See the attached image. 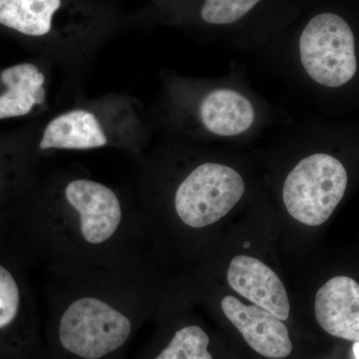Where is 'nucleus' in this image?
<instances>
[{"instance_id":"obj_10","label":"nucleus","mask_w":359,"mask_h":359,"mask_svg":"<svg viewBox=\"0 0 359 359\" xmlns=\"http://www.w3.org/2000/svg\"><path fill=\"white\" fill-rule=\"evenodd\" d=\"M201 121L218 136L245 133L255 121V109L247 97L233 89L212 90L200 105Z\"/></svg>"},{"instance_id":"obj_2","label":"nucleus","mask_w":359,"mask_h":359,"mask_svg":"<svg viewBox=\"0 0 359 359\" xmlns=\"http://www.w3.org/2000/svg\"><path fill=\"white\" fill-rule=\"evenodd\" d=\"M30 224L35 250L48 271L75 273L145 262L146 217L96 180L54 182Z\"/></svg>"},{"instance_id":"obj_9","label":"nucleus","mask_w":359,"mask_h":359,"mask_svg":"<svg viewBox=\"0 0 359 359\" xmlns=\"http://www.w3.org/2000/svg\"><path fill=\"white\" fill-rule=\"evenodd\" d=\"M108 139L98 118L86 110L57 116L45 128L41 150H90L107 145Z\"/></svg>"},{"instance_id":"obj_5","label":"nucleus","mask_w":359,"mask_h":359,"mask_svg":"<svg viewBox=\"0 0 359 359\" xmlns=\"http://www.w3.org/2000/svg\"><path fill=\"white\" fill-rule=\"evenodd\" d=\"M304 69L323 86L340 87L353 79L358 69L353 30L334 13L314 16L299 39Z\"/></svg>"},{"instance_id":"obj_3","label":"nucleus","mask_w":359,"mask_h":359,"mask_svg":"<svg viewBox=\"0 0 359 359\" xmlns=\"http://www.w3.org/2000/svg\"><path fill=\"white\" fill-rule=\"evenodd\" d=\"M346 187V170L340 161L318 153L302 159L287 175L283 203L299 223L320 226L339 205Z\"/></svg>"},{"instance_id":"obj_4","label":"nucleus","mask_w":359,"mask_h":359,"mask_svg":"<svg viewBox=\"0 0 359 359\" xmlns=\"http://www.w3.org/2000/svg\"><path fill=\"white\" fill-rule=\"evenodd\" d=\"M245 185L233 168L204 163L186 177L174 194V211L180 224L202 230L217 223L242 199Z\"/></svg>"},{"instance_id":"obj_6","label":"nucleus","mask_w":359,"mask_h":359,"mask_svg":"<svg viewBox=\"0 0 359 359\" xmlns=\"http://www.w3.org/2000/svg\"><path fill=\"white\" fill-rule=\"evenodd\" d=\"M221 306L224 316L256 353L273 359L292 353L289 330L273 313L257 306H245L231 295L224 297Z\"/></svg>"},{"instance_id":"obj_16","label":"nucleus","mask_w":359,"mask_h":359,"mask_svg":"<svg viewBox=\"0 0 359 359\" xmlns=\"http://www.w3.org/2000/svg\"><path fill=\"white\" fill-rule=\"evenodd\" d=\"M353 353L354 358L359 359V342H354L353 346Z\"/></svg>"},{"instance_id":"obj_12","label":"nucleus","mask_w":359,"mask_h":359,"mask_svg":"<svg viewBox=\"0 0 359 359\" xmlns=\"http://www.w3.org/2000/svg\"><path fill=\"white\" fill-rule=\"evenodd\" d=\"M61 0H0V25L29 36L50 32Z\"/></svg>"},{"instance_id":"obj_15","label":"nucleus","mask_w":359,"mask_h":359,"mask_svg":"<svg viewBox=\"0 0 359 359\" xmlns=\"http://www.w3.org/2000/svg\"><path fill=\"white\" fill-rule=\"evenodd\" d=\"M261 0H205L201 11L210 25H231L244 18Z\"/></svg>"},{"instance_id":"obj_17","label":"nucleus","mask_w":359,"mask_h":359,"mask_svg":"<svg viewBox=\"0 0 359 359\" xmlns=\"http://www.w3.org/2000/svg\"><path fill=\"white\" fill-rule=\"evenodd\" d=\"M245 248H249L250 247V243H245Z\"/></svg>"},{"instance_id":"obj_13","label":"nucleus","mask_w":359,"mask_h":359,"mask_svg":"<svg viewBox=\"0 0 359 359\" xmlns=\"http://www.w3.org/2000/svg\"><path fill=\"white\" fill-rule=\"evenodd\" d=\"M209 335L193 323L175 327L163 344H158L133 359H214Z\"/></svg>"},{"instance_id":"obj_7","label":"nucleus","mask_w":359,"mask_h":359,"mask_svg":"<svg viewBox=\"0 0 359 359\" xmlns=\"http://www.w3.org/2000/svg\"><path fill=\"white\" fill-rule=\"evenodd\" d=\"M226 278L231 289L255 306L266 309L280 320L289 318L290 304L285 285L263 262L249 256L235 257Z\"/></svg>"},{"instance_id":"obj_8","label":"nucleus","mask_w":359,"mask_h":359,"mask_svg":"<svg viewBox=\"0 0 359 359\" xmlns=\"http://www.w3.org/2000/svg\"><path fill=\"white\" fill-rule=\"evenodd\" d=\"M316 318L323 330L359 342V283L348 276L330 278L316 297Z\"/></svg>"},{"instance_id":"obj_14","label":"nucleus","mask_w":359,"mask_h":359,"mask_svg":"<svg viewBox=\"0 0 359 359\" xmlns=\"http://www.w3.org/2000/svg\"><path fill=\"white\" fill-rule=\"evenodd\" d=\"M22 306V289L18 278L11 269L0 264V332L18 323Z\"/></svg>"},{"instance_id":"obj_11","label":"nucleus","mask_w":359,"mask_h":359,"mask_svg":"<svg viewBox=\"0 0 359 359\" xmlns=\"http://www.w3.org/2000/svg\"><path fill=\"white\" fill-rule=\"evenodd\" d=\"M0 79L7 88L0 96V119L25 116L44 102L45 76L34 65L11 66L2 71Z\"/></svg>"},{"instance_id":"obj_1","label":"nucleus","mask_w":359,"mask_h":359,"mask_svg":"<svg viewBox=\"0 0 359 359\" xmlns=\"http://www.w3.org/2000/svg\"><path fill=\"white\" fill-rule=\"evenodd\" d=\"M50 273L47 359H126L154 311L148 264Z\"/></svg>"}]
</instances>
